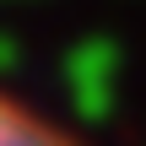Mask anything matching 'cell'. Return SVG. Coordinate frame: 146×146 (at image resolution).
Returning a JSON list of instances; mask_svg holds the SVG:
<instances>
[{"label":"cell","instance_id":"obj_1","mask_svg":"<svg viewBox=\"0 0 146 146\" xmlns=\"http://www.w3.org/2000/svg\"><path fill=\"white\" fill-rule=\"evenodd\" d=\"M0 146H81V141L60 130L49 114H38L33 103L0 92Z\"/></svg>","mask_w":146,"mask_h":146}]
</instances>
